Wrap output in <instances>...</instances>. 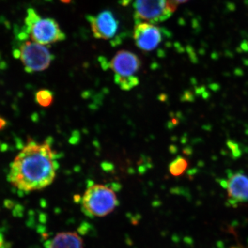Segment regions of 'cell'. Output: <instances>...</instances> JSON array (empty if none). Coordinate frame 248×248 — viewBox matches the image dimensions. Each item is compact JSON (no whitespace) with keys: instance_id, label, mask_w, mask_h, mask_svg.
<instances>
[{"instance_id":"6","label":"cell","mask_w":248,"mask_h":248,"mask_svg":"<svg viewBox=\"0 0 248 248\" xmlns=\"http://www.w3.org/2000/svg\"><path fill=\"white\" fill-rule=\"evenodd\" d=\"M24 32L34 42L45 46L62 42L66 38V34L55 19L40 16L30 27L25 28Z\"/></svg>"},{"instance_id":"10","label":"cell","mask_w":248,"mask_h":248,"mask_svg":"<svg viewBox=\"0 0 248 248\" xmlns=\"http://www.w3.org/2000/svg\"><path fill=\"white\" fill-rule=\"evenodd\" d=\"M46 248H84V241L75 232H63L50 240Z\"/></svg>"},{"instance_id":"15","label":"cell","mask_w":248,"mask_h":248,"mask_svg":"<svg viewBox=\"0 0 248 248\" xmlns=\"http://www.w3.org/2000/svg\"><path fill=\"white\" fill-rule=\"evenodd\" d=\"M8 149V145L6 144V143H3V144L1 145V148H0V150H1V151L4 152L6 151H7Z\"/></svg>"},{"instance_id":"12","label":"cell","mask_w":248,"mask_h":248,"mask_svg":"<svg viewBox=\"0 0 248 248\" xmlns=\"http://www.w3.org/2000/svg\"><path fill=\"white\" fill-rule=\"evenodd\" d=\"M36 100L41 107H50L53 102V93L48 90H40L36 94Z\"/></svg>"},{"instance_id":"13","label":"cell","mask_w":248,"mask_h":248,"mask_svg":"<svg viewBox=\"0 0 248 248\" xmlns=\"http://www.w3.org/2000/svg\"><path fill=\"white\" fill-rule=\"evenodd\" d=\"M189 0H169L170 3L172 4L173 7L177 10V6L179 5L184 4V3L187 2Z\"/></svg>"},{"instance_id":"14","label":"cell","mask_w":248,"mask_h":248,"mask_svg":"<svg viewBox=\"0 0 248 248\" xmlns=\"http://www.w3.org/2000/svg\"><path fill=\"white\" fill-rule=\"evenodd\" d=\"M6 120H4V119L1 118L0 117V130H2L4 127H6Z\"/></svg>"},{"instance_id":"8","label":"cell","mask_w":248,"mask_h":248,"mask_svg":"<svg viewBox=\"0 0 248 248\" xmlns=\"http://www.w3.org/2000/svg\"><path fill=\"white\" fill-rule=\"evenodd\" d=\"M87 19L96 39L110 40L117 33L119 22L110 11H104L95 16L90 15Z\"/></svg>"},{"instance_id":"7","label":"cell","mask_w":248,"mask_h":248,"mask_svg":"<svg viewBox=\"0 0 248 248\" xmlns=\"http://www.w3.org/2000/svg\"><path fill=\"white\" fill-rule=\"evenodd\" d=\"M164 31L156 24L137 23L133 31L135 45L143 51H153L164 40Z\"/></svg>"},{"instance_id":"16","label":"cell","mask_w":248,"mask_h":248,"mask_svg":"<svg viewBox=\"0 0 248 248\" xmlns=\"http://www.w3.org/2000/svg\"><path fill=\"white\" fill-rule=\"evenodd\" d=\"M0 148H1V143H0Z\"/></svg>"},{"instance_id":"3","label":"cell","mask_w":248,"mask_h":248,"mask_svg":"<svg viewBox=\"0 0 248 248\" xmlns=\"http://www.w3.org/2000/svg\"><path fill=\"white\" fill-rule=\"evenodd\" d=\"M141 66V60L138 55L125 50L117 52L110 63V68L115 74L116 83L126 90L138 84V78L135 75Z\"/></svg>"},{"instance_id":"11","label":"cell","mask_w":248,"mask_h":248,"mask_svg":"<svg viewBox=\"0 0 248 248\" xmlns=\"http://www.w3.org/2000/svg\"><path fill=\"white\" fill-rule=\"evenodd\" d=\"M188 167V163L185 158L179 156L169 166L170 173L174 177H179L186 172Z\"/></svg>"},{"instance_id":"5","label":"cell","mask_w":248,"mask_h":248,"mask_svg":"<svg viewBox=\"0 0 248 248\" xmlns=\"http://www.w3.org/2000/svg\"><path fill=\"white\" fill-rule=\"evenodd\" d=\"M19 58L27 73L45 71L50 66L54 56L46 46L34 41H27L19 49Z\"/></svg>"},{"instance_id":"9","label":"cell","mask_w":248,"mask_h":248,"mask_svg":"<svg viewBox=\"0 0 248 248\" xmlns=\"http://www.w3.org/2000/svg\"><path fill=\"white\" fill-rule=\"evenodd\" d=\"M228 203L236 208L248 202V177L241 172L232 173L225 182Z\"/></svg>"},{"instance_id":"4","label":"cell","mask_w":248,"mask_h":248,"mask_svg":"<svg viewBox=\"0 0 248 248\" xmlns=\"http://www.w3.org/2000/svg\"><path fill=\"white\" fill-rule=\"evenodd\" d=\"M134 17L137 23L156 24L168 20L176 9L169 0H135Z\"/></svg>"},{"instance_id":"2","label":"cell","mask_w":248,"mask_h":248,"mask_svg":"<svg viewBox=\"0 0 248 248\" xmlns=\"http://www.w3.org/2000/svg\"><path fill=\"white\" fill-rule=\"evenodd\" d=\"M83 210L89 216L104 217L118 205L115 192L107 186L95 184L89 187L81 199Z\"/></svg>"},{"instance_id":"1","label":"cell","mask_w":248,"mask_h":248,"mask_svg":"<svg viewBox=\"0 0 248 248\" xmlns=\"http://www.w3.org/2000/svg\"><path fill=\"white\" fill-rule=\"evenodd\" d=\"M54 152L47 143L29 142L11 165L8 180L22 192L40 190L56 177Z\"/></svg>"}]
</instances>
